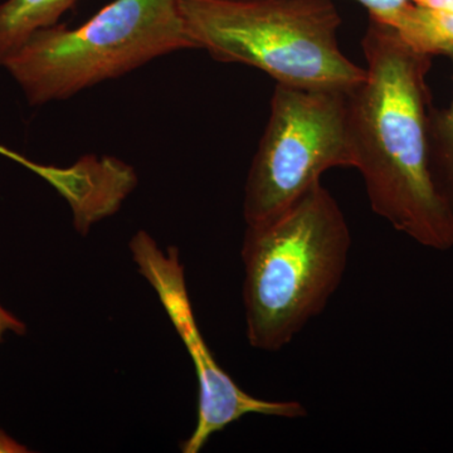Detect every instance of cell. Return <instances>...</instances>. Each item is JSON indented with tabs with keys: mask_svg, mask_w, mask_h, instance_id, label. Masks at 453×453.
<instances>
[{
	"mask_svg": "<svg viewBox=\"0 0 453 453\" xmlns=\"http://www.w3.org/2000/svg\"><path fill=\"white\" fill-rule=\"evenodd\" d=\"M365 79L349 94L357 166L372 211L434 251L453 249V211L438 189L429 148L432 57L369 18Z\"/></svg>",
	"mask_w": 453,
	"mask_h": 453,
	"instance_id": "cell-1",
	"label": "cell"
},
{
	"mask_svg": "<svg viewBox=\"0 0 453 453\" xmlns=\"http://www.w3.org/2000/svg\"><path fill=\"white\" fill-rule=\"evenodd\" d=\"M350 249L347 219L321 183L273 219L247 225L241 256L250 345L268 353L288 347L326 309Z\"/></svg>",
	"mask_w": 453,
	"mask_h": 453,
	"instance_id": "cell-2",
	"label": "cell"
},
{
	"mask_svg": "<svg viewBox=\"0 0 453 453\" xmlns=\"http://www.w3.org/2000/svg\"><path fill=\"white\" fill-rule=\"evenodd\" d=\"M198 50L257 68L276 85L354 91L365 79L340 50L334 0H180Z\"/></svg>",
	"mask_w": 453,
	"mask_h": 453,
	"instance_id": "cell-3",
	"label": "cell"
},
{
	"mask_svg": "<svg viewBox=\"0 0 453 453\" xmlns=\"http://www.w3.org/2000/svg\"><path fill=\"white\" fill-rule=\"evenodd\" d=\"M198 46L180 0H112L88 22L33 33L3 67L29 105L65 100L153 59Z\"/></svg>",
	"mask_w": 453,
	"mask_h": 453,
	"instance_id": "cell-4",
	"label": "cell"
},
{
	"mask_svg": "<svg viewBox=\"0 0 453 453\" xmlns=\"http://www.w3.org/2000/svg\"><path fill=\"white\" fill-rule=\"evenodd\" d=\"M350 92L276 85L244 188L247 225L281 213L333 168H356Z\"/></svg>",
	"mask_w": 453,
	"mask_h": 453,
	"instance_id": "cell-5",
	"label": "cell"
},
{
	"mask_svg": "<svg viewBox=\"0 0 453 453\" xmlns=\"http://www.w3.org/2000/svg\"><path fill=\"white\" fill-rule=\"evenodd\" d=\"M130 252L139 273L157 292L186 345L198 378V419L193 434L181 443V452L202 451L213 434L247 414L286 419L308 416V411L300 402L268 401L250 395L216 362L196 323L178 249L172 246L164 251L150 234L139 231L131 238Z\"/></svg>",
	"mask_w": 453,
	"mask_h": 453,
	"instance_id": "cell-6",
	"label": "cell"
},
{
	"mask_svg": "<svg viewBox=\"0 0 453 453\" xmlns=\"http://www.w3.org/2000/svg\"><path fill=\"white\" fill-rule=\"evenodd\" d=\"M79 0H4L0 3V65L33 33L58 23Z\"/></svg>",
	"mask_w": 453,
	"mask_h": 453,
	"instance_id": "cell-7",
	"label": "cell"
},
{
	"mask_svg": "<svg viewBox=\"0 0 453 453\" xmlns=\"http://www.w3.org/2000/svg\"><path fill=\"white\" fill-rule=\"evenodd\" d=\"M380 22L392 27L411 49L422 55H453L452 13L410 3Z\"/></svg>",
	"mask_w": 453,
	"mask_h": 453,
	"instance_id": "cell-8",
	"label": "cell"
},
{
	"mask_svg": "<svg viewBox=\"0 0 453 453\" xmlns=\"http://www.w3.org/2000/svg\"><path fill=\"white\" fill-rule=\"evenodd\" d=\"M449 59L453 67V55ZM429 148L434 180L453 211V97L446 109L431 110Z\"/></svg>",
	"mask_w": 453,
	"mask_h": 453,
	"instance_id": "cell-9",
	"label": "cell"
},
{
	"mask_svg": "<svg viewBox=\"0 0 453 453\" xmlns=\"http://www.w3.org/2000/svg\"><path fill=\"white\" fill-rule=\"evenodd\" d=\"M363 5L368 11L369 17L374 19L386 20L395 16L405 5L412 3V0H350Z\"/></svg>",
	"mask_w": 453,
	"mask_h": 453,
	"instance_id": "cell-10",
	"label": "cell"
},
{
	"mask_svg": "<svg viewBox=\"0 0 453 453\" xmlns=\"http://www.w3.org/2000/svg\"><path fill=\"white\" fill-rule=\"evenodd\" d=\"M26 332V324L0 305V342L7 333L23 335Z\"/></svg>",
	"mask_w": 453,
	"mask_h": 453,
	"instance_id": "cell-11",
	"label": "cell"
},
{
	"mask_svg": "<svg viewBox=\"0 0 453 453\" xmlns=\"http://www.w3.org/2000/svg\"><path fill=\"white\" fill-rule=\"evenodd\" d=\"M28 447L22 445L0 428V453H26Z\"/></svg>",
	"mask_w": 453,
	"mask_h": 453,
	"instance_id": "cell-12",
	"label": "cell"
},
{
	"mask_svg": "<svg viewBox=\"0 0 453 453\" xmlns=\"http://www.w3.org/2000/svg\"><path fill=\"white\" fill-rule=\"evenodd\" d=\"M414 4L453 14V0H412Z\"/></svg>",
	"mask_w": 453,
	"mask_h": 453,
	"instance_id": "cell-13",
	"label": "cell"
},
{
	"mask_svg": "<svg viewBox=\"0 0 453 453\" xmlns=\"http://www.w3.org/2000/svg\"><path fill=\"white\" fill-rule=\"evenodd\" d=\"M2 150H3V149H2V148H0V151H2Z\"/></svg>",
	"mask_w": 453,
	"mask_h": 453,
	"instance_id": "cell-14",
	"label": "cell"
}]
</instances>
